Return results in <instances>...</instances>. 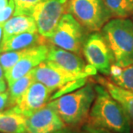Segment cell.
I'll use <instances>...</instances> for the list:
<instances>
[{"mask_svg": "<svg viewBox=\"0 0 133 133\" xmlns=\"http://www.w3.org/2000/svg\"><path fill=\"white\" fill-rule=\"evenodd\" d=\"M95 99L90 110L88 124L115 133H131V126L124 107L105 87L94 85Z\"/></svg>", "mask_w": 133, "mask_h": 133, "instance_id": "cell-1", "label": "cell"}, {"mask_svg": "<svg viewBox=\"0 0 133 133\" xmlns=\"http://www.w3.org/2000/svg\"><path fill=\"white\" fill-rule=\"evenodd\" d=\"M95 95L94 84L87 82L81 88L53 99L48 104L56 111L65 124L77 126L83 124L88 119Z\"/></svg>", "mask_w": 133, "mask_h": 133, "instance_id": "cell-2", "label": "cell"}, {"mask_svg": "<svg viewBox=\"0 0 133 133\" xmlns=\"http://www.w3.org/2000/svg\"><path fill=\"white\" fill-rule=\"evenodd\" d=\"M114 57V65L126 68L133 64V22L129 18H113L101 30Z\"/></svg>", "mask_w": 133, "mask_h": 133, "instance_id": "cell-3", "label": "cell"}, {"mask_svg": "<svg viewBox=\"0 0 133 133\" xmlns=\"http://www.w3.org/2000/svg\"><path fill=\"white\" fill-rule=\"evenodd\" d=\"M68 13L94 32L102 30L111 18L105 0H68Z\"/></svg>", "mask_w": 133, "mask_h": 133, "instance_id": "cell-4", "label": "cell"}, {"mask_svg": "<svg viewBox=\"0 0 133 133\" xmlns=\"http://www.w3.org/2000/svg\"><path fill=\"white\" fill-rule=\"evenodd\" d=\"M84 27L70 13L62 16L49 42L55 47L79 55L85 42Z\"/></svg>", "mask_w": 133, "mask_h": 133, "instance_id": "cell-5", "label": "cell"}, {"mask_svg": "<svg viewBox=\"0 0 133 133\" xmlns=\"http://www.w3.org/2000/svg\"><path fill=\"white\" fill-rule=\"evenodd\" d=\"M68 12V0H44L32 10L37 32L44 39L53 36L62 16Z\"/></svg>", "mask_w": 133, "mask_h": 133, "instance_id": "cell-6", "label": "cell"}, {"mask_svg": "<svg viewBox=\"0 0 133 133\" xmlns=\"http://www.w3.org/2000/svg\"><path fill=\"white\" fill-rule=\"evenodd\" d=\"M82 52L87 64L92 66L100 74H110L114 57L102 33L97 31L89 35L85 40Z\"/></svg>", "mask_w": 133, "mask_h": 133, "instance_id": "cell-7", "label": "cell"}, {"mask_svg": "<svg viewBox=\"0 0 133 133\" xmlns=\"http://www.w3.org/2000/svg\"><path fill=\"white\" fill-rule=\"evenodd\" d=\"M32 74L35 81L41 82L53 92L59 90L69 82L88 77L87 74L69 73L47 60L36 66L32 70Z\"/></svg>", "mask_w": 133, "mask_h": 133, "instance_id": "cell-8", "label": "cell"}, {"mask_svg": "<svg viewBox=\"0 0 133 133\" xmlns=\"http://www.w3.org/2000/svg\"><path fill=\"white\" fill-rule=\"evenodd\" d=\"M52 92L53 91L42 83L35 81L12 107L25 118H28L47 105L50 100Z\"/></svg>", "mask_w": 133, "mask_h": 133, "instance_id": "cell-9", "label": "cell"}, {"mask_svg": "<svg viewBox=\"0 0 133 133\" xmlns=\"http://www.w3.org/2000/svg\"><path fill=\"white\" fill-rule=\"evenodd\" d=\"M49 46L42 43L37 46L30 48L29 52L15 66L4 73V79L8 86H10L18 79L22 78L32 71L42 62L47 60Z\"/></svg>", "mask_w": 133, "mask_h": 133, "instance_id": "cell-10", "label": "cell"}, {"mask_svg": "<svg viewBox=\"0 0 133 133\" xmlns=\"http://www.w3.org/2000/svg\"><path fill=\"white\" fill-rule=\"evenodd\" d=\"M26 125L29 133H54L65 128V123L49 104L26 118Z\"/></svg>", "mask_w": 133, "mask_h": 133, "instance_id": "cell-11", "label": "cell"}, {"mask_svg": "<svg viewBox=\"0 0 133 133\" xmlns=\"http://www.w3.org/2000/svg\"><path fill=\"white\" fill-rule=\"evenodd\" d=\"M47 61L54 63L61 68L75 74H87V65L81 55L68 50L60 49L54 45L49 46Z\"/></svg>", "mask_w": 133, "mask_h": 133, "instance_id": "cell-12", "label": "cell"}, {"mask_svg": "<svg viewBox=\"0 0 133 133\" xmlns=\"http://www.w3.org/2000/svg\"><path fill=\"white\" fill-rule=\"evenodd\" d=\"M97 81L104 86L110 94L123 106L131 123V131H133V92L118 87L113 83L110 79L97 77Z\"/></svg>", "mask_w": 133, "mask_h": 133, "instance_id": "cell-13", "label": "cell"}, {"mask_svg": "<svg viewBox=\"0 0 133 133\" xmlns=\"http://www.w3.org/2000/svg\"><path fill=\"white\" fill-rule=\"evenodd\" d=\"M25 32H37L36 23L30 15L12 16L4 24L3 39L4 42L10 37ZM2 43V42H1Z\"/></svg>", "mask_w": 133, "mask_h": 133, "instance_id": "cell-14", "label": "cell"}, {"mask_svg": "<svg viewBox=\"0 0 133 133\" xmlns=\"http://www.w3.org/2000/svg\"><path fill=\"white\" fill-rule=\"evenodd\" d=\"M44 38L38 32H25L10 37L0 45V53L21 50L44 43Z\"/></svg>", "mask_w": 133, "mask_h": 133, "instance_id": "cell-15", "label": "cell"}, {"mask_svg": "<svg viewBox=\"0 0 133 133\" xmlns=\"http://www.w3.org/2000/svg\"><path fill=\"white\" fill-rule=\"evenodd\" d=\"M0 133H29L26 118L14 107L0 111Z\"/></svg>", "mask_w": 133, "mask_h": 133, "instance_id": "cell-16", "label": "cell"}, {"mask_svg": "<svg viewBox=\"0 0 133 133\" xmlns=\"http://www.w3.org/2000/svg\"><path fill=\"white\" fill-rule=\"evenodd\" d=\"M110 75L113 83L133 92V64L126 68H118L113 64Z\"/></svg>", "mask_w": 133, "mask_h": 133, "instance_id": "cell-17", "label": "cell"}, {"mask_svg": "<svg viewBox=\"0 0 133 133\" xmlns=\"http://www.w3.org/2000/svg\"><path fill=\"white\" fill-rule=\"evenodd\" d=\"M35 81L32 71L27 74L22 78L18 79L14 83L9 87V95H10V108L14 106L23 94L27 91L30 85Z\"/></svg>", "mask_w": 133, "mask_h": 133, "instance_id": "cell-18", "label": "cell"}, {"mask_svg": "<svg viewBox=\"0 0 133 133\" xmlns=\"http://www.w3.org/2000/svg\"><path fill=\"white\" fill-rule=\"evenodd\" d=\"M111 17L126 18L133 14V0H105Z\"/></svg>", "mask_w": 133, "mask_h": 133, "instance_id": "cell-19", "label": "cell"}, {"mask_svg": "<svg viewBox=\"0 0 133 133\" xmlns=\"http://www.w3.org/2000/svg\"><path fill=\"white\" fill-rule=\"evenodd\" d=\"M29 49L14 50L0 53V64H1L4 73L10 70L13 66H15L23 56H25L29 52Z\"/></svg>", "mask_w": 133, "mask_h": 133, "instance_id": "cell-20", "label": "cell"}, {"mask_svg": "<svg viewBox=\"0 0 133 133\" xmlns=\"http://www.w3.org/2000/svg\"><path fill=\"white\" fill-rule=\"evenodd\" d=\"M15 3L14 15H30L32 10L39 3L44 0H13Z\"/></svg>", "mask_w": 133, "mask_h": 133, "instance_id": "cell-21", "label": "cell"}, {"mask_svg": "<svg viewBox=\"0 0 133 133\" xmlns=\"http://www.w3.org/2000/svg\"><path fill=\"white\" fill-rule=\"evenodd\" d=\"M87 83V78H81V79H76V81H74L72 82H69V83L65 85L64 87H62V88H60L58 90L53 96H51L50 99L51 100L55 99H57V98L62 96V95L69 94V92H71L73 91H75V90L85 86Z\"/></svg>", "mask_w": 133, "mask_h": 133, "instance_id": "cell-22", "label": "cell"}, {"mask_svg": "<svg viewBox=\"0 0 133 133\" xmlns=\"http://www.w3.org/2000/svg\"><path fill=\"white\" fill-rule=\"evenodd\" d=\"M15 3L13 0H10L6 7L0 10V24L4 25L10 17L14 15L15 12Z\"/></svg>", "mask_w": 133, "mask_h": 133, "instance_id": "cell-23", "label": "cell"}, {"mask_svg": "<svg viewBox=\"0 0 133 133\" xmlns=\"http://www.w3.org/2000/svg\"><path fill=\"white\" fill-rule=\"evenodd\" d=\"M79 133H111V131H108V130L101 128L99 126L92 125L91 124H87L83 126Z\"/></svg>", "mask_w": 133, "mask_h": 133, "instance_id": "cell-24", "label": "cell"}, {"mask_svg": "<svg viewBox=\"0 0 133 133\" xmlns=\"http://www.w3.org/2000/svg\"><path fill=\"white\" fill-rule=\"evenodd\" d=\"M10 108V95L9 92H0V111Z\"/></svg>", "mask_w": 133, "mask_h": 133, "instance_id": "cell-25", "label": "cell"}, {"mask_svg": "<svg viewBox=\"0 0 133 133\" xmlns=\"http://www.w3.org/2000/svg\"><path fill=\"white\" fill-rule=\"evenodd\" d=\"M5 91H6V81L3 79V81H0V92Z\"/></svg>", "mask_w": 133, "mask_h": 133, "instance_id": "cell-26", "label": "cell"}, {"mask_svg": "<svg viewBox=\"0 0 133 133\" xmlns=\"http://www.w3.org/2000/svg\"><path fill=\"white\" fill-rule=\"evenodd\" d=\"M9 1L10 0H0V10L7 6V4H9Z\"/></svg>", "mask_w": 133, "mask_h": 133, "instance_id": "cell-27", "label": "cell"}, {"mask_svg": "<svg viewBox=\"0 0 133 133\" xmlns=\"http://www.w3.org/2000/svg\"><path fill=\"white\" fill-rule=\"evenodd\" d=\"M54 133H76V132H74L73 131H71V130H69V129H66V128H63L62 130H60V131H55Z\"/></svg>", "mask_w": 133, "mask_h": 133, "instance_id": "cell-28", "label": "cell"}, {"mask_svg": "<svg viewBox=\"0 0 133 133\" xmlns=\"http://www.w3.org/2000/svg\"><path fill=\"white\" fill-rule=\"evenodd\" d=\"M3 79H4V71L0 64V81H3Z\"/></svg>", "mask_w": 133, "mask_h": 133, "instance_id": "cell-29", "label": "cell"}, {"mask_svg": "<svg viewBox=\"0 0 133 133\" xmlns=\"http://www.w3.org/2000/svg\"><path fill=\"white\" fill-rule=\"evenodd\" d=\"M3 29H4V25L0 24V45H1L2 39H3Z\"/></svg>", "mask_w": 133, "mask_h": 133, "instance_id": "cell-30", "label": "cell"}]
</instances>
